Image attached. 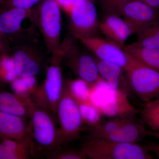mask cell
Wrapping results in <instances>:
<instances>
[{
  "instance_id": "obj_1",
  "label": "cell",
  "mask_w": 159,
  "mask_h": 159,
  "mask_svg": "<svg viewBox=\"0 0 159 159\" xmlns=\"http://www.w3.org/2000/svg\"><path fill=\"white\" fill-rule=\"evenodd\" d=\"M86 136L102 138L126 143H139L154 133L146 129L142 119L135 116L115 117L87 127Z\"/></svg>"
},
{
  "instance_id": "obj_2",
  "label": "cell",
  "mask_w": 159,
  "mask_h": 159,
  "mask_svg": "<svg viewBox=\"0 0 159 159\" xmlns=\"http://www.w3.org/2000/svg\"><path fill=\"white\" fill-rule=\"evenodd\" d=\"M90 159H152V153L138 143L86 136L80 147Z\"/></svg>"
},
{
  "instance_id": "obj_3",
  "label": "cell",
  "mask_w": 159,
  "mask_h": 159,
  "mask_svg": "<svg viewBox=\"0 0 159 159\" xmlns=\"http://www.w3.org/2000/svg\"><path fill=\"white\" fill-rule=\"evenodd\" d=\"M31 138L35 149L41 152L61 146L57 119L51 112L29 99Z\"/></svg>"
},
{
  "instance_id": "obj_4",
  "label": "cell",
  "mask_w": 159,
  "mask_h": 159,
  "mask_svg": "<svg viewBox=\"0 0 159 159\" xmlns=\"http://www.w3.org/2000/svg\"><path fill=\"white\" fill-rule=\"evenodd\" d=\"M76 39L74 36L68 37L61 43L59 53L62 63L64 62L66 66L78 78L90 85L96 86L102 80L96 57L79 49Z\"/></svg>"
},
{
  "instance_id": "obj_5",
  "label": "cell",
  "mask_w": 159,
  "mask_h": 159,
  "mask_svg": "<svg viewBox=\"0 0 159 159\" xmlns=\"http://www.w3.org/2000/svg\"><path fill=\"white\" fill-rule=\"evenodd\" d=\"M61 146L66 145L80 138V133L86 130L79 105L71 92L67 81H64L61 98L57 107Z\"/></svg>"
},
{
  "instance_id": "obj_6",
  "label": "cell",
  "mask_w": 159,
  "mask_h": 159,
  "mask_svg": "<svg viewBox=\"0 0 159 159\" xmlns=\"http://www.w3.org/2000/svg\"><path fill=\"white\" fill-rule=\"evenodd\" d=\"M61 9L55 0H43L34 9L35 23L48 52L57 54L60 48Z\"/></svg>"
},
{
  "instance_id": "obj_7",
  "label": "cell",
  "mask_w": 159,
  "mask_h": 159,
  "mask_svg": "<svg viewBox=\"0 0 159 159\" xmlns=\"http://www.w3.org/2000/svg\"><path fill=\"white\" fill-rule=\"evenodd\" d=\"M61 64V60L58 57H51L43 82L38 87L31 97L34 102L51 112L57 119V107L64 85Z\"/></svg>"
},
{
  "instance_id": "obj_8",
  "label": "cell",
  "mask_w": 159,
  "mask_h": 159,
  "mask_svg": "<svg viewBox=\"0 0 159 159\" xmlns=\"http://www.w3.org/2000/svg\"><path fill=\"white\" fill-rule=\"evenodd\" d=\"M98 59L120 66L125 72L141 65L123 47L99 36L78 39Z\"/></svg>"
},
{
  "instance_id": "obj_9",
  "label": "cell",
  "mask_w": 159,
  "mask_h": 159,
  "mask_svg": "<svg viewBox=\"0 0 159 159\" xmlns=\"http://www.w3.org/2000/svg\"><path fill=\"white\" fill-rule=\"evenodd\" d=\"M69 29L77 40L98 36L99 31L97 8L91 0H80L68 14Z\"/></svg>"
},
{
  "instance_id": "obj_10",
  "label": "cell",
  "mask_w": 159,
  "mask_h": 159,
  "mask_svg": "<svg viewBox=\"0 0 159 159\" xmlns=\"http://www.w3.org/2000/svg\"><path fill=\"white\" fill-rule=\"evenodd\" d=\"M131 91L142 103L159 98V71L141 65L125 72Z\"/></svg>"
},
{
  "instance_id": "obj_11",
  "label": "cell",
  "mask_w": 159,
  "mask_h": 159,
  "mask_svg": "<svg viewBox=\"0 0 159 159\" xmlns=\"http://www.w3.org/2000/svg\"><path fill=\"white\" fill-rule=\"evenodd\" d=\"M35 27L34 8L11 7L0 11V31L6 37L23 38L25 34L32 33Z\"/></svg>"
},
{
  "instance_id": "obj_12",
  "label": "cell",
  "mask_w": 159,
  "mask_h": 159,
  "mask_svg": "<svg viewBox=\"0 0 159 159\" xmlns=\"http://www.w3.org/2000/svg\"><path fill=\"white\" fill-rule=\"evenodd\" d=\"M121 15L138 34L159 21V11L139 0H129L122 6Z\"/></svg>"
},
{
  "instance_id": "obj_13",
  "label": "cell",
  "mask_w": 159,
  "mask_h": 159,
  "mask_svg": "<svg viewBox=\"0 0 159 159\" xmlns=\"http://www.w3.org/2000/svg\"><path fill=\"white\" fill-rule=\"evenodd\" d=\"M12 51L11 55L18 77H36L43 63L44 57L41 52L28 44L18 45Z\"/></svg>"
},
{
  "instance_id": "obj_14",
  "label": "cell",
  "mask_w": 159,
  "mask_h": 159,
  "mask_svg": "<svg viewBox=\"0 0 159 159\" xmlns=\"http://www.w3.org/2000/svg\"><path fill=\"white\" fill-rule=\"evenodd\" d=\"M121 16L108 14L104 15L99 21V31L106 39L123 47L129 38L132 35L131 29Z\"/></svg>"
},
{
  "instance_id": "obj_15",
  "label": "cell",
  "mask_w": 159,
  "mask_h": 159,
  "mask_svg": "<svg viewBox=\"0 0 159 159\" xmlns=\"http://www.w3.org/2000/svg\"><path fill=\"white\" fill-rule=\"evenodd\" d=\"M31 135L30 118L0 111V139H23Z\"/></svg>"
},
{
  "instance_id": "obj_16",
  "label": "cell",
  "mask_w": 159,
  "mask_h": 159,
  "mask_svg": "<svg viewBox=\"0 0 159 159\" xmlns=\"http://www.w3.org/2000/svg\"><path fill=\"white\" fill-rule=\"evenodd\" d=\"M35 149L31 135L23 139H0V159H30Z\"/></svg>"
},
{
  "instance_id": "obj_17",
  "label": "cell",
  "mask_w": 159,
  "mask_h": 159,
  "mask_svg": "<svg viewBox=\"0 0 159 159\" xmlns=\"http://www.w3.org/2000/svg\"><path fill=\"white\" fill-rule=\"evenodd\" d=\"M96 57L99 75L113 90L120 91L128 97L132 94L125 77V71L119 66Z\"/></svg>"
},
{
  "instance_id": "obj_18",
  "label": "cell",
  "mask_w": 159,
  "mask_h": 159,
  "mask_svg": "<svg viewBox=\"0 0 159 159\" xmlns=\"http://www.w3.org/2000/svg\"><path fill=\"white\" fill-rule=\"evenodd\" d=\"M114 91L115 98L113 100L99 105H95L102 116L111 118L136 116L140 114V110L131 104L126 94L120 91Z\"/></svg>"
},
{
  "instance_id": "obj_19",
  "label": "cell",
  "mask_w": 159,
  "mask_h": 159,
  "mask_svg": "<svg viewBox=\"0 0 159 159\" xmlns=\"http://www.w3.org/2000/svg\"><path fill=\"white\" fill-rule=\"evenodd\" d=\"M29 98L0 88V111L29 118Z\"/></svg>"
},
{
  "instance_id": "obj_20",
  "label": "cell",
  "mask_w": 159,
  "mask_h": 159,
  "mask_svg": "<svg viewBox=\"0 0 159 159\" xmlns=\"http://www.w3.org/2000/svg\"><path fill=\"white\" fill-rule=\"evenodd\" d=\"M123 48L143 65L159 71V49L143 47L136 42L124 45Z\"/></svg>"
},
{
  "instance_id": "obj_21",
  "label": "cell",
  "mask_w": 159,
  "mask_h": 159,
  "mask_svg": "<svg viewBox=\"0 0 159 159\" xmlns=\"http://www.w3.org/2000/svg\"><path fill=\"white\" fill-rule=\"evenodd\" d=\"M141 119L151 130L159 134V98L143 103L140 110Z\"/></svg>"
},
{
  "instance_id": "obj_22",
  "label": "cell",
  "mask_w": 159,
  "mask_h": 159,
  "mask_svg": "<svg viewBox=\"0 0 159 159\" xmlns=\"http://www.w3.org/2000/svg\"><path fill=\"white\" fill-rule=\"evenodd\" d=\"M18 77L12 55L10 53H0V87L11 84Z\"/></svg>"
},
{
  "instance_id": "obj_23",
  "label": "cell",
  "mask_w": 159,
  "mask_h": 159,
  "mask_svg": "<svg viewBox=\"0 0 159 159\" xmlns=\"http://www.w3.org/2000/svg\"><path fill=\"white\" fill-rule=\"evenodd\" d=\"M10 84L13 93L25 99L31 98L39 86L36 77H18Z\"/></svg>"
},
{
  "instance_id": "obj_24",
  "label": "cell",
  "mask_w": 159,
  "mask_h": 159,
  "mask_svg": "<svg viewBox=\"0 0 159 159\" xmlns=\"http://www.w3.org/2000/svg\"><path fill=\"white\" fill-rule=\"evenodd\" d=\"M140 45L150 48L159 49V21L137 34Z\"/></svg>"
},
{
  "instance_id": "obj_25",
  "label": "cell",
  "mask_w": 159,
  "mask_h": 159,
  "mask_svg": "<svg viewBox=\"0 0 159 159\" xmlns=\"http://www.w3.org/2000/svg\"><path fill=\"white\" fill-rule=\"evenodd\" d=\"M42 153L48 159H86L85 153L80 148H67L60 146L53 150L43 152Z\"/></svg>"
},
{
  "instance_id": "obj_26",
  "label": "cell",
  "mask_w": 159,
  "mask_h": 159,
  "mask_svg": "<svg viewBox=\"0 0 159 159\" xmlns=\"http://www.w3.org/2000/svg\"><path fill=\"white\" fill-rule=\"evenodd\" d=\"M77 102L83 120L87 127L93 126L100 122V117L102 115L93 102Z\"/></svg>"
},
{
  "instance_id": "obj_27",
  "label": "cell",
  "mask_w": 159,
  "mask_h": 159,
  "mask_svg": "<svg viewBox=\"0 0 159 159\" xmlns=\"http://www.w3.org/2000/svg\"><path fill=\"white\" fill-rule=\"evenodd\" d=\"M72 94L77 101L92 102L89 84L79 79L67 81Z\"/></svg>"
},
{
  "instance_id": "obj_28",
  "label": "cell",
  "mask_w": 159,
  "mask_h": 159,
  "mask_svg": "<svg viewBox=\"0 0 159 159\" xmlns=\"http://www.w3.org/2000/svg\"><path fill=\"white\" fill-rule=\"evenodd\" d=\"M43 0H4L0 6L2 9L16 7L22 9H31L38 5Z\"/></svg>"
},
{
  "instance_id": "obj_29",
  "label": "cell",
  "mask_w": 159,
  "mask_h": 159,
  "mask_svg": "<svg viewBox=\"0 0 159 159\" xmlns=\"http://www.w3.org/2000/svg\"><path fill=\"white\" fill-rule=\"evenodd\" d=\"M103 14L121 15L122 6L129 0H99Z\"/></svg>"
},
{
  "instance_id": "obj_30",
  "label": "cell",
  "mask_w": 159,
  "mask_h": 159,
  "mask_svg": "<svg viewBox=\"0 0 159 159\" xmlns=\"http://www.w3.org/2000/svg\"><path fill=\"white\" fill-rule=\"evenodd\" d=\"M80 0H55L60 9L68 14L74 6Z\"/></svg>"
},
{
  "instance_id": "obj_31",
  "label": "cell",
  "mask_w": 159,
  "mask_h": 159,
  "mask_svg": "<svg viewBox=\"0 0 159 159\" xmlns=\"http://www.w3.org/2000/svg\"><path fill=\"white\" fill-rule=\"evenodd\" d=\"M11 51L7 38L6 36H0V53H10Z\"/></svg>"
},
{
  "instance_id": "obj_32",
  "label": "cell",
  "mask_w": 159,
  "mask_h": 159,
  "mask_svg": "<svg viewBox=\"0 0 159 159\" xmlns=\"http://www.w3.org/2000/svg\"><path fill=\"white\" fill-rule=\"evenodd\" d=\"M145 148H147L151 153L155 154L159 158V142L155 143L152 142H148L145 145Z\"/></svg>"
},
{
  "instance_id": "obj_33",
  "label": "cell",
  "mask_w": 159,
  "mask_h": 159,
  "mask_svg": "<svg viewBox=\"0 0 159 159\" xmlns=\"http://www.w3.org/2000/svg\"><path fill=\"white\" fill-rule=\"evenodd\" d=\"M159 11V0H139Z\"/></svg>"
},
{
  "instance_id": "obj_34",
  "label": "cell",
  "mask_w": 159,
  "mask_h": 159,
  "mask_svg": "<svg viewBox=\"0 0 159 159\" xmlns=\"http://www.w3.org/2000/svg\"><path fill=\"white\" fill-rule=\"evenodd\" d=\"M154 138H156V139L159 140V134H156L155 133Z\"/></svg>"
},
{
  "instance_id": "obj_35",
  "label": "cell",
  "mask_w": 159,
  "mask_h": 159,
  "mask_svg": "<svg viewBox=\"0 0 159 159\" xmlns=\"http://www.w3.org/2000/svg\"><path fill=\"white\" fill-rule=\"evenodd\" d=\"M0 36H6L5 35H4V34H3L2 33V32H1V31H0Z\"/></svg>"
},
{
  "instance_id": "obj_36",
  "label": "cell",
  "mask_w": 159,
  "mask_h": 159,
  "mask_svg": "<svg viewBox=\"0 0 159 159\" xmlns=\"http://www.w3.org/2000/svg\"><path fill=\"white\" fill-rule=\"evenodd\" d=\"M4 1V0H0V3L2 2V1Z\"/></svg>"
},
{
  "instance_id": "obj_37",
  "label": "cell",
  "mask_w": 159,
  "mask_h": 159,
  "mask_svg": "<svg viewBox=\"0 0 159 159\" xmlns=\"http://www.w3.org/2000/svg\"><path fill=\"white\" fill-rule=\"evenodd\" d=\"M0 88H1V87H0Z\"/></svg>"
}]
</instances>
